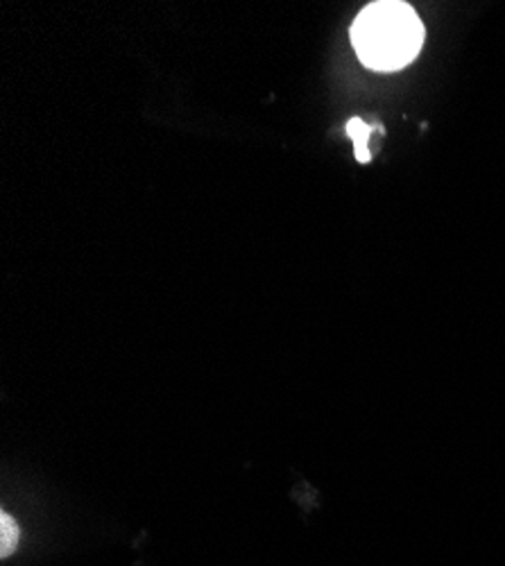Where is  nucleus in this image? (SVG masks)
<instances>
[{"instance_id": "1", "label": "nucleus", "mask_w": 505, "mask_h": 566, "mask_svg": "<svg viewBox=\"0 0 505 566\" xmlns=\"http://www.w3.org/2000/svg\"><path fill=\"white\" fill-rule=\"evenodd\" d=\"M351 43L358 60L372 71L390 73L408 66L422 51L424 23L401 0L367 6L351 25Z\"/></svg>"}, {"instance_id": "2", "label": "nucleus", "mask_w": 505, "mask_h": 566, "mask_svg": "<svg viewBox=\"0 0 505 566\" xmlns=\"http://www.w3.org/2000/svg\"><path fill=\"white\" fill-rule=\"evenodd\" d=\"M345 129H347V136L354 140V155H356V159H358L360 164L370 161L372 155H370V148H367V140H370L375 127H370L362 118L356 116V118H351V120L347 123Z\"/></svg>"}, {"instance_id": "3", "label": "nucleus", "mask_w": 505, "mask_h": 566, "mask_svg": "<svg viewBox=\"0 0 505 566\" xmlns=\"http://www.w3.org/2000/svg\"><path fill=\"white\" fill-rule=\"evenodd\" d=\"M17 544H19V526L8 512H3L0 514V555L10 557L17 551Z\"/></svg>"}]
</instances>
